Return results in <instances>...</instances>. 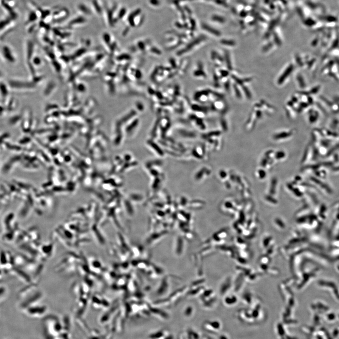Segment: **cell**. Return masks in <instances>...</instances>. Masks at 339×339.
I'll return each instance as SVG.
<instances>
[{"label":"cell","mask_w":339,"mask_h":339,"mask_svg":"<svg viewBox=\"0 0 339 339\" xmlns=\"http://www.w3.org/2000/svg\"><path fill=\"white\" fill-rule=\"evenodd\" d=\"M294 67L292 64H290L289 65L285 68L283 72L281 74L280 77L278 78L277 83L278 85H281L284 83L289 77L290 76L292 73Z\"/></svg>","instance_id":"obj_1"},{"label":"cell","mask_w":339,"mask_h":339,"mask_svg":"<svg viewBox=\"0 0 339 339\" xmlns=\"http://www.w3.org/2000/svg\"><path fill=\"white\" fill-rule=\"evenodd\" d=\"M201 41V38L195 40V41H193V42H192L191 43H190L189 45H187V46L185 48H184L183 50H181L179 51L178 53H177V54H178V55H182V54H184V53H185V52H186L190 51L192 48L195 46V45L198 44Z\"/></svg>","instance_id":"obj_2"},{"label":"cell","mask_w":339,"mask_h":339,"mask_svg":"<svg viewBox=\"0 0 339 339\" xmlns=\"http://www.w3.org/2000/svg\"><path fill=\"white\" fill-rule=\"evenodd\" d=\"M224 60L226 61V65H227V67L229 71H232L233 70V65L232 62L231 58V54L229 53L228 51H226L225 52V55H224Z\"/></svg>","instance_id":"obj_3"},{"label":"cell","mask_w":339,"mask_h":339,"mask_svg":"<svg viewBox=\"0 0 339 339\" xmlns=\"http://www.w3.org/2000/svg\"><path fill=\"white\" fill-rule=\"evenodd\" d=\"M202 27H203V28H204L205 30H206L207 31L209 32V33H212L213 35H215V36H221V33H220V32L218 31L217 30H215V29L212 28V27H210L208 25H203Z\"/></svg>","instance_id":"obj_4"},{"label":"cell","mask_w":339,"mask_h":339,"mask_svg":"<svg viewBox=\"0 0 339 339\" xmlns=\"http://www.w3.org/2000/svg\"><path fill=\"white\" fill-rule=\"evenodd\" d=\"M241 87H242V89L243 92V93H244V94H245L244 95H246V97L247 99H251L252 97V93H251V91H250V89H249L247 87V86H246V85H243V86H241Z\"/></svg>","instance_id":"obj_5"},{"label":"cell","mask_w":339,"mask_h":339,"mask_svg":"<svg viewBox=\"0 0 339 339\" xmlns=\"http://www.w3.org/2000/svg\"><path fill=\"white\" fill-rule=\"evenodd\" d=\"M221 42L222 44L229 47H234L236 44L235 41L232 40H225V39H224V40H222Z\"/></svg>","instance_id":"obj_6"},{"label":"cell","mask_w":339,"mask_h":339,"mask_svg":"<svg viewBox=\"0 0 339 339\" xmlns=\"http://www.w3.org/2000/svg\"><path fill=\"white\" fill-rule=\"evenodd\" d=\"M233 88L236 97H237V98H238V99H242V93H241L240 89L239 88L238 85L236 83H235L233 86Z\"/></svg>","instance_id":"obj_7"},{"label":"cell","mask_w":339,"mask_h":339,"mask_svg":"<svg viewBox=\"0 0 339 339\" xmlns=\"http://www.w3.org/2000/svg\"><path fill=\"white\" fill-rule=\"evenodd\" d=\"M194 75L196 77H206V74L202 70H197L194 72Z\"/></svg>","instance_id":"obj_8"},{"label":"cell","mask_w":339,"mask_h":339,"mask_svg":"<svg viewBox=\"0 0 339 339\" xmlns=\"http://www.w3.org/2000/svg\"><path fill=\"white\" fill-rule=\"evenodd\" d=\"M221 77L222 78H227L229 75V73L228 71L225 70H221L220 71Z\"/></svg>","instance_id":"obj_9"},{"label":"cell","mask_w":339,"mask_h":339,"mask_svg":"<svg viewBox=\"0 0 339 339\" xmlns=\"http://www.w3.org/2000/svg\"><path fill=\"white\" fill-rule=\"evenodd\" d=\"M272 44H271V43L267 44L266 46L263 47V52H268V51L271 50L270 49L272 48Z\"/></svg>","instance_id":"obj_10"},{"label":"cell","mask_w":339,"mask_h":339,"mask_svg":"<svg viewBox=\"0 0 339 339\" xmlns=\"http://www.w3.org/2000/svg\"><path fill=\"white\" fill-rule=\"evenodd\" d=\"M192 108L193 109V110H196V111H203V110H204V109H206L204 108L199 107L198 105H193L192 107Z\"/></svg>","instance_id":"obj_11"},{"label":"cell","mask_w":339,"mask_h":339,"mask_svg":"<svg viewBox=\"0 0 339 339\" xmlns=\"http://www.w3.org/2000/svg\"><path fill=\"white\" fill-rule=\"evenodd\" d=\"M230 83H231V82L228 79L225 81V83H224V87L227 91H228L229 89H230V86H231Z\"/></svg>","instance_id":"obj_12"},{"label":"cell","mask_w":339,"mask_h":339,"mask_svg":"<svg viewBox=\"0 0 339 339\" xmlns=\"http://www.w3.org/2000/svg\"><path fill=\"white\" fill-rule=\"evenodd\" d=\"M151 52H153L155 53L158 54V55H160V54H161V52H160V51L158 50L157 49L155 48H153L151 49Z\"/></svg>","instance_id":"obj_13"},{"label":"cell","mask_w":339,"mask_h":339,"mask_svg":"<svg viewBox=\"0 0 339 339\" xmlns=\"http://www.w3.org/2000/svg\"><path fill=\"white\" fill-rule=\"evenodd\" d=\"M136 73H137L136 75V77L138 78H140L141 77H142V74H141V72H140V71H137V72H136Z\"/></svg>","instance_id":"obj_14"},{"label":"cell","mask_w":339,"mask_h":339,"mask_svg":"<svg viewBox=\"0 0 339 339\" xmlns=\"http://www.w3.org/2000/svg\"><path fill=\"white\" fill-rule=\"evenodd\" d=\"M139 46L140 47V48L141 49V50H144V45L142 42H140V43H139Z\"/></svg>","instance_id":"obj_15"},{"label":"cell","mask_w":339,"mask_h":339,"mask_svg":"<svg viewBox=\"0 0 339 339\" xmlns=\"http://www.w3.org/2000/svg\"><path fill=\"white\" fill-rule=\"evenodd\" d=\"M137 107L139 109V110H143V109L144 108L143 105L140 103H139L137 105Z\"/></svg>","instance_id":"obj_16"},{"label":"cell","mask_w":339,"mask_h":339,"mask_svg":"<svg viewBox=\"0 0 339 339\" xmlns=\"http://www.w3.org/2000/svg\"><path fill=\"white\" fill-rule=\"evenodd\" d=\"M170 61L171 62V65H172V66H173V67H175V61H174V60H173V59H172V60H171Z\"/></svg>","instance_id":"obj_17"}]
</instances>
